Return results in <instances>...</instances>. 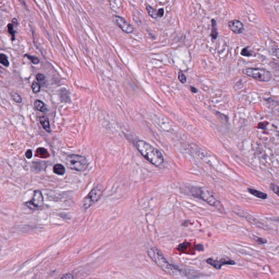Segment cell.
<instances>
[{"label": "cell", "mask_w": 279, "mask_h": 279, "mask_svg": "<svg viewBox=\"0 0 279 279\" xmlns=\"http://www.w3.org/2000/svg\"><path fill=\"white\" fill-rule=\"evenodd\" d=\"M136 147L142 155L152 164L159 166L164 163V159L161 152L147 142L138 141Z\"/></svg>", "instance_id": "1"}, {"label": "cell", "mask_w": 279, "mask_h": 279, "mask_svg": "<svg viewBox=\"0 0 279 279\" xmlns=\"http://www.w3.org/2000/svg\"><path fill=\"white\" fill-rule=\"evenodd\" d=\"M147 254L154 263L162 269L172 275H176L181 273L178 268L175 267L169 262L160 251L155 248H152L147 251Z\"/></svg>", "instance_id": "2"}, {"label": "cell", "mask_w": 279, "mask_h": 279, "mask_svg": "<svg viewBox=\"0 0 279 279\" xmlns=\"http://www.w3.org/2000/svg\"><path fill=\"white\" fill-rule=\"evenodd\" d=\"M190 195L205 201L209 205L215 207L222 212L224 210L220 201L217 200L212 194L205 188L192 187L189 189Z\"/></svg>", "instance_id": "3"}, {"label": "cell", "mask_w": 279, "mask_h": 279, "mask_svg": "<svg viewBox=\"0 0 279 279\" xmlns=\"http://www.w3.org/2000/svg\"><path fill=\"white\" fill-rule=\"evenodd\" d=\"M66 163L67 166L75 171H85L88 166L87 160L86 158L76 154L69 155L66 158Z\"/></svg>", "instance_id": "4"}, {"label": "cell", "mask_w": 279, "mask_h": 279, "mask_svg": "<svg viewBox=\"0 0 279 279\" xmlns=\"http://www.w3.org/2000/svg\"><path fill=\"white\" fill-rule=\"evenodd\" d=\"M243 73L259 81H269L271 75L269 71L262 68H246L243 69Z\"/></svg>", "instance_id": "5"}, {"label": "cell", "mask_w": 279, "mask_h": 279, "mask_svg": "<svg viewBox=\"0 0 279 279\" xmlns=\"http://www.w3.org/2000/svg\"><path fill=\"white\" fill-rule=\"evenodd\" d=\"M103 190L101 187L98 186L94 187L86 196L82 202V208L84 210H87L94 204L100 199L102 195Z\"/></svg>", "instance_id": "6"}, {"label": "cell", "mask_w": 279, "mask_h": 279, "mask_svg": "<svg viewBox=\"0 0 279 279\" xmlns=\"http://www.w3.org/2000/svg\"><path fill=\"white\" fill-rule=\"evenodd\" d=\"M26 206L32 210H38L42 208L44 205V198L41 192L36 190L34 192L32 199L25 203Z\"/></svg>", "instance_id": "7"}, {"label": "cell", "mask_w": 279, "mask_h": 279, "mask_svg": "<svg viewBox=\"0 0 279 279\" xmlns=\"http://www.w3.org/2000/svg\"><path fill=\"white\" fill-rule=\"evenodd\" d=\"M207 263L209 265L212 266L217 270H220L224 265H234L236 264L235 262L227 257L222 258L220 259H214L212 258H208L206 260Z\"/></svg>", "instance_id": "8"}, {"label": "cell", "mask_w": 279, "mask_h": 279, "mask_svg": "<svg viewBox=\"0 0 279 279\" xmlns=\"http://www.w3.org/2000/svg\"><path fill=\"white\" fill-rule=\"evenodd\" d=\"M113 20L116 24L126 34H130L133 32V26L130 24L122 17L118 15H113Z\"/></svg>", "instance_id": "9"}, {"label": "cell", "mask_w": 279, "mask_h": 279, "mask_svg": "<svg viewBox=\"0 0 279 279\" xmlns=\"http://www.w3.org/2000/svg\"><path fill=\"white\" fill-rule=\"evenodd\" d=\"M229 29L236 34H241L244 30V25L242 22L237 20L229 21Z\"/></svg>", "instance_id": "10"}, {"label": "cell", "mask_w": 279, "mask_h": 279, "mask_svg": "<svg viewBox=\"0 0 279 279\" xmlns=\"http://www.w3.org/2000/svg\"><path fill=\"white\" fill-rule=\"evenodd\" d=\"M248 191L251 194V195L254 196L258 197L259 199H262V200H266L267 199V194L266 193H264L262 192H260L257 190H256L252 188H248Z\"/></svg>", "instance_id": "11"}, {"label": "cell", "mask_w": 279, "mask_h": 279, "mask_svg": "<svg viewBox=\"0 0 279 279\" xmlns=\"http://www.w3.org/2000/svg\"><path fill=\"white\" fill-rule=\"evenodd\" d=\"M39 121H40L41 124H42V127H43V128L45 129V130L48 133H50L51 132V128H50L49 121V119L48 118V117L44 116L40 117H39Z\"/></svg>", "instance_id": "12"}, {"label": "cell", "mask_w": 279, "mask_h": 279, "mask_svg": "<svg viewBox=\"0 0 279 279\" xmlns=\"http://www.w3.org/2000/svg\"><path fill=\"white\" fill-rule=\"evenodd\" d=\"M36 155L38 157H39L41 158H46L49 157V153H48V152L47 151L46 149L42 147H40V148H38L36 150Z\"/></svg>", "instance_id": "13"}, {"label": "cell", "mask_w": 279, "mask_h": 279, "mask_svg": "<svg viewBox=\"0 0 279 279\" xmlns=\"http://www.w3.org/2000/svg\"><path fill=\"white\" fill-rule=\"evenodd\" d=\"M34 106L37 110H38L39 111H41V112L45 113L47 111L46 105L41 100H35Z\"/></svg>", "instance_id": "14"}, {"label": "cell", "mask_w": 279, "mask_h": 279, "mask_svg": "<svg viewBox=\"0 0 279 279\" xmlns=\"http://www.w3.org/2000/svg\"><path fill=\"white\" fill-rule=\"evenodd\" d=\"M53 171L55 173L58 175H63L66 172V169L62 165L57 164H56L53 168Z\"/></svg>", "instance_id": "15"}, {"label": "cell", "mask_w": 279, "mask_h": 279, "mask_svg": "<svg viewBox=\"0 0 279 279\" xmlns=\"http://www.w3.org/2000/svg\"><path fill=\"white\" fill-rule=\"evenodd\" d=\"M218 36V32L217 29V22L215 19H212V31L210 34V36L213 39H216Z\"/></svg>", "instance_id": "16"}, {"label": "cell", "mask_w": 279, "mask_h": 279, "mask_svg": "<svg viewBox=\"0 0 279 279\" xmlns=\"http://www.w3.org/2000/svg\"><path fill=\"white\" fill-rule=\"evenodd\" d=\"M146 9L147 12L148 13V14L150 15V17L152 18L156 19L157 17V13L156 12L155 10H154L152 7L150 6H146Z\"/></svg>", "instance_id": "17"}, {"label": "cell", "mask_w": 279, "mask_h": 279, "mask_svg": "<svg viewBox=\"0 0 279 279\" xmlns=\"http://www.w3.org/2000/svg\"><path fill=\"white\" fill-rule=\"evenodd\" d=\"M0 63L3 64L6 67H8L9 66V62L8 60V58L5 55L3 54H0Z\"/></svg>", "instance_id": "18"}, {"label": "cell", "mask_w": 279, "mask_h": 279, "mask_svg": "<svg viewBox=\"0 0 279 279\" xmlns=\"http://www.w3.org/2000/svg\"><path fill=\"white\" fill-rule=\"evenodd\" d=\"M32 89L34 93L37 94L40 92V90H41L40 85L37 82H34L32 85Z\"/></svg>", "instance_id": "19"}, {"label": "cell", "mask_w": 279, "mask_h": 279, "mask_svg": "<svg viewBox=\"0 0 279 279\" xmlns=\"http://www.w3.org/2000/svg\"><path fill=\"white\" fill-rule=\"evenodd\" d=\"M11 96L12 97L13 99L15 102L17 103H21L22 102V99H21V96L19 95V94H17V93H15V92H13L12 93Z\"/></svg>", "instance_id": "20"}, {"label": "cell", "mask_w": 279, "mask_h": 279, "mask_svg": "<svg viewBox=\"0 0 279 279\" xmlns=\"http://www.w3.org/2000/svg\"><path fill=\"white\" fill-rule=\"evenodd\" d=\"M25 56L27 57V58L29 59V60L34 64H37L39 63V59L37 57H36L34 56H31V55H26Z\"/></svg>", "instance_id": "21"}, {"label": "cell", "mask_w": 279, "mask_h": 279, "mask_svg": "<svg viewBox=\"0 0 279 279\" xmlns=\"http://www.w3.org/2000/svg\"><path fill=\"white\" fill-rule=\"evenodd\" d=\"M270 188L273 192L277 195V196H279V187L278 185L274 183H271L270 185Z\"/></svg>", "instance_id": "22"}, {"label": "cell", "mask_w": 279, "mask_h": 279, "mask_svg": "<svg viewBox=\"0 0 279 279\" xmlns=\"http://www.w3.org/2000/svg\"><path fill=\"white\" fill-rule=\"evenodd\" d=\"M254 240L259 244H264L267 243V240L263 239L262 238L258 237L257 236H254Z\"/></svg>", "instance_id": "23"}, {"label": "cell", "mask_w": 279, "mask_h": 279, "mask_svg": "<svg viewBox=\"0 0 279 279\" xmlns=\"http://www.w3.org/2000/svg\"><path fill=\"white\" fill-rule=\"evenodd\" d=\"M8 29L9 34L12 36L13 40L15 39V31L13 29V25L12 24H9L8 25Z\"/></svg>", "instance_id": "24"}, {"label": "cell", "mask_w": 279, "mask_h": 279, "mask_svg": "<svg viewBox=\"0 0 279 279\" xmlns=\"http://www.w3.org/2000/svg\"><path fill=\"white\" fill-rule=\"evenodd\" d=\"M241 55L242 56H246V57H249V56H251L252 55L251 52H250V50H249L248 48H244L242 50V52H241Z\"/></svg>", "instance_id": "25"}, {"label": "cell", "mask_w": 279, "mask_h": 279, "mask_svg": "<svg viewBox=\"0 0 279 279\" xmlns=\"http://www.w3.org/2000/svg\"><path fill=\"white\" fill-rule=\"evenodd\" d=\"M178 79L182 83H185L187 81V78L182 72H179L178 74Z\"/></svg>", "instance_id": "26"}, {"label": "cell", "mask_w": 279, "mask_h": 279, "mask_svg": "<svg viewBox=\"0 0 279 279\" xmlns=\"http://www.w3.org/2000/svg\"><path fill=\"white\" fill-rule=\"evenodd\" d=\"M36 79L39 82H43L45 79V77L43 74L39 73L36 75Z\"/></svg>", "instance_id": "27"}, {"label": "cell", "mask_w": 279, "mask_h": 279, "mask_svg": "<svg viewBox=\"0 0 279 279\" xmlns=\"http://www.w3.org/2000/svg\"><path fill=\"white\" fill-rule=\"evenodd\" d=\"M25 156L27 158L29 159L31 158L32 157V150H27V152L25 153Z\"/></svg>", "instance_id": "28"}, {"label": "cell", "mask_w": 279, "mask_h": 279, "mask_svg": "<svg viewBox=\"0 0 279 279\" xmlns=\"http://www.w3.org/2000/svg\"><path fill=\"white\" fill-rule=\"evenodd\" d=\"M164 9L163 8L159 9L157 12V16L161 17L164 15Z\"/></svg>", "instance_id": "29"}, {"label": "cell", "mask_w": 279, "mask_h": 279, "mask_svg": "<svg viewBox=\"0 0 279 279\" xmlns=\"http://www.w3.org/2000/svg\"><path fill=\"white\" fill-rule=\"evenodd\" d=\"M61 278H62V279H73V275L68 274L63 275Z\"/></svg>", "instance_id": "30"}, {"label": "cell", "mask_w": 279, "mask_h": 279, "mask_svg": "<svg viewBox=\"0 0 279 279\" xmlns=\"http://www.w3.org/2000/svg\"><path fill=\"white\" fill-rule=\"evenodd\" d=\"M190 88H191V91H192V92H193V93H196V92H197V89H196V88L194 87H191Z\"/></svg>", "instance_id": "31"}, {"label": "cell", "mask_w": 279, "mask_h": 279, "mask_svg": "<svg viewBox=\"0 0 279 279\" xmlns=\"http://www.w3.org/2000/svg\"><path fill=\"white\" fill-rule=\"evenodd\" d=\"M12 21L13 22L14 24H15V25H17V19H13Z\"/></svg>", "instance_id": "32"}]
</instances>
